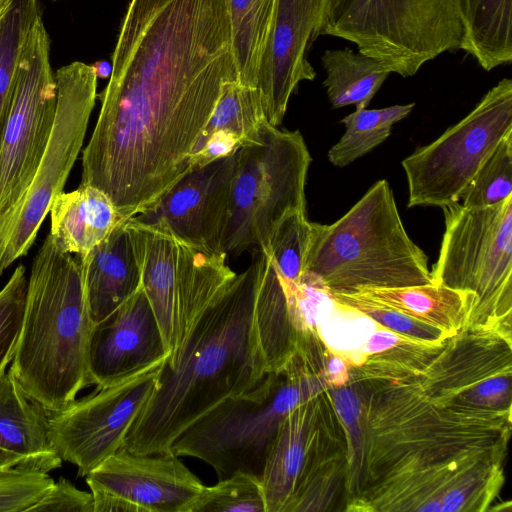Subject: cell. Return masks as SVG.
Returning <instances> with one entry per match:
<instances>
[{
  "label": "cell",
  "instance_id": "cell-1",
  "mask_svg": "<svg viewBox=\"0 0 512 512\" xmlns=\"http://www.w3.org/2000/svg\"><path fill=\"white\" fill-rule=\"evenodd\" d=\"M111 59L80 185L127 221L190 172L224 84L237 81L225 0H131Z\"/></svg>",
  "mask_w": 512,
  "mask_h": 512
},
{
  "label": "cell",
  "instance_id": "cell-2",
  "mask_svg": "<svg viewBox=\"0 0 512 512\" xmlns=\"http://www.w3.org/2000/svg\"><path fill=\"white\" fill-rule=\"evenodd\" d=\"M331 388L345 430L344 511L483 512L504 483L511 415L443 407L348 364Z\"/></svg>",
  "mask_w": 512,
  "mask_h": 512
},
{
  "label": "cell",
  "instance_id": "cell-3",
  "mask_svg": "<svg viewBox=\"0 0 512 512\" xmlns=\"http://www.w3.org/2000/svg\"><path fill=\"white\" fill-rule=\"evenodd\" d=\"M264 253L194 319L159 367L154 391L123 448L170 452L191 425L224 401L252 389L269 372L261 347L256 301Z\"/></svg>",
  "mask_w": 512,
  "mask_h": 512
},
{
  "label": "cell",
  "instance_id": "cell-4",
  "mask_svg": "<svg viewBox=\"0 0 512 512\" xmlns=\"http://www.w3.org/2000/svg\"><path fill=\"white\" fill-rule=\"evenodd\" d=\"M79 261L50 235L36 254L9 371L25 394L49 412L90 386L88 348L93 328Z\"/></svg>",
  "mask_w": 512,
  "mask_h": 512
},
{
  "label": "cell",
  "instance_id": "cell-5",
  "mask_svg": "<svg viewBox=\"0 0 512 512\" xmlns=\"http://www.w3.org/2000/svg\"><path fill=\"white\" fill-rule=\"evenodd\" d=\"M301 283L325 294L432 283L428 257L407 234L386 180L336 222H311Z\"/></svg>",
  "mask_w": 512,
  "mask_h": 512
},
{
  "label": "cell",
  "instance_id": "cell-6",
  "mask_svg": "<svg viewBox=\"0 0 512 512\" xmlns=\"http://www.w3.org/2000/svg\"><path fill=\"white\" fill-rule=\"evenodd\" d=\"M329 388L324 360L297 352L284 368L267 372L252 389L224 401L187 428L170 452L204 461L218 480L239 471L261 477L285 416Z\"/></svg>",
  "mask_w": 512,
  "mask_h": 512
},
{
  "label": "cell",
  "instance_id": "cell-7",
  "mask_svg": "<svg viewBox=\"0 0 512 512\" xmlns=\"http://www.w3.org/2000/svg\"><path fill=\"white\" fill-rule=\"evenodd\" d=\"M511 344V336L496 329L465 327L440 342L404 337L366 355L361 368L412 383L443 407L511 415Z\"/></svg>",
  "mask_w": 512,
  "mask_h": 512
},
{
  "label": "cell",
  "instance_id": "cell-8",
  "mask_svg": "<svg viewBox=\"0 0 512 512\" xmlns=\"http://www.w3.org/2000/svg\"><path fill=\"white\" fill-rule=\"evenodd\" d=\"M347 468L346 434L329 388L281 422L260 477L266 512L337 510Z\"/></svg>",
  "mask_w": 512,
  "mask_h": 512
},
{
  "label": "cell",
  "instance_id": "cell-9",
  "mask_svg": "<svg viewBox=\"0 0 512 512\" xmlns=\"http://www.w3.org/2000/svg\"><path fill=\"white\" fill-rule=\"evenodd\" d=\"M442 209L445 231L432 283L474 295L466 327L511 336L512 195L491 206L459 201Z\"/></svg>",
  "mask_w": 512,
  "mask_h": 512
},
{
  "label": "cell",
  "instance_id": "cell-10",
  "mask_svg": "<svg viewBox=\"0 0 512 512\" xmlns=\"http://www.w3.org/2000/svg\"><path fill=\"white\" fill-rule=\"evenodd\" d=\"M312 158L302 134L266 123L257 138L237 151L228 218L221 242L225 254L264 250L281 220L306 211L305 185Z\"/></svg>",
  "mask_w": 512,
  "mask_h": 512
},
{
  "label": "cell",
  "instance_id": "cell-11",
  "mask_svg": "<svg viewBox=\"0 0 512 512\" xmlns=\"http://www.w3.org/2000/svg\"><path fill=\"white\" fill-rule=\"evenodd\" d=\"M144 291L170 353L194 319L235 278L227 254L185 241L164 223L133 217L125 221Z\"/></svg>",
  "mask_w": 512,
  "mask_h": 512
},
{
  "label": "cell",
  "instance_id": "cell-12",
  "mask_svg": "<svg viewBox=\"0 0 512 512\" xmlns=\"http://www.w3.org/2000/svg\"><path fill=\"white\" fill-rule=\"evenodd\" d=\"M322 35L352 42L391 73L411 77L460 49L462 27L454 0H332Z\"/></svg>",
  "mask_w": 512,
  "mask_h": 512
},
{
  "label": "cell",
  "instance_id": "cell-13",
  "mask_svg": "<svg viewBox=\"0 0 512 512\" xmlns=\"http://www.w3.org/2000/svg\"><path fill=\"white\" fill-rule=\"evenodd\" d=\"M54 76L57 109L48 145L27 189L0 216V275L27 254L52 202L63 192L95 105L98 78L92 65L72 62Z\"/></svg>",
  "mask_w": 512,
  "mask_h": 512
},
{
  "label": "cell",
  "instance_id": "cell-14",
  "mask_svg": "<svg viewBox=\"0 0 512 512\" xmlns=\"http://www.w3.org/2000/svg\"><path fill=\"white\" fill-rule=\"evenodd\" d=\"M512 132V80L492 87L457 124L402 160L408 207H445L460 194L498 143Z\"/></svg>",
  "mask_w": 512,
  "mask_h": 512
},
{
  "label": "cell",
  "instance_id": "cell-15",
  "mask_svg": "<svg viewBox=\"0 0 512 512\" xmlns=\"http://www.w3.org/2000/svg\"><path fill=\"white\" fill-rule=\"evenodd\" d=\"M49 37L35 21L16 68L0 146V216L29 186L48 145L57 109Z\"/></svg>",
  "mask_w": 512,
  "mask_h": 512
},
{
  "label": "cell",
  "instance_id": "cell-16",
  "mask_svg": "<svg viewBox=\"0 0 512 512\" xmlns=\"http://www.w3.org/2000/svg\"><path fill=\"white\" fill-rule=\"evenodd\" d=\"M160 365L50 412V439L62 461L86 476L122 448L154 391Z\"/></svg>",
  "mask_w": 512,
  "mask_h": 512
},
{
  "label": "cell",
  "instance_id": "cell-17",
  "mask_svg": "<svg viewBox=\"0 0 512 512\" xmlns=\"http://www.w3.org/2000/svg\"><path fill=\"white\" fill-rule=\"evenodd\" d=\"M85 477L94 512H190L205 486L172 452L123 447Z\"/></svg>",
  "mask_w": 512,
  "mask_h": 512
},
{
  "label": "cell",
  "instance_id": "cell-18",
  "mask_svg": "<svg viewBox=\"0 0 512 512\" xmlns=\"http://www.w3.org/2000/svg\"><path fill=\"white\" fill-rule=\"evenodd\" d=\"M332 0H277L260 61L257 89L268 123L281 124L290 97L316 72L308 52L328 21Z\"/></svg>",
  "mask_w": 512,
  "mask_h": 512
},
{
  "label": "cell",
  "instance_id": "cell-19",
  "mask_svg": "<svg viewBox=\"0 0 512 512\" xmlns=\"http://www.w3.org/2000/svg\"><path fill=\"white\" fill-rule=\"evenodd\" d=\"M170 351L151 305L140 288L93 325L88 348L90 385L103 388L160 365Z\"/></svg>",
  "mask_w": 512,
  "mask_h": 512
},
{
  "label": "cell",
  "instance_id": "cell-20",
  "mask_svg": "<svg viewBox=\"0 0 512 512\" xmlns=\"http://www.w3.org/2000/svg\"><path fill=\"white\" fill-rule=\"evenodd\" d=\"M237 151L186 173L137 217L159 220L185 241L222 251Z\"/></svg>",
  "mask_w": 512,
  "mask_h": 512
},
{
  "label": "cell",
  "instance_id": "cell-21",
  "mask_svg": "<svg viewBox=\"0 0 512 512\" xmlns=\"http://www.w3.org/2000/svg\"><path fill=\"white\" fill-rule=\"evenodd\" d=\"M76 258L93 324L109 316L141 288L140 268L125 222L85 256Z\"/></svg>",
  "mask_w": 512,
  "mask_h": 512
},
{
  "label": "cell",
  "instance_id": "cell-22",
  "mask_svg": "<svg viewBox=\"0 0 512 512\" xmlns=\"http://www.w3.org/2000/svg\"><path fill=\"white\" fill-rule=\"evenodd\" d=\"M49 414L31 400L6 370L0 375V454L19 460L26 468L50 472L62 465L49 433Z\"/></svg>",
  "mask_w": 512,
  "mask_h": 512
},
{
  "label": "cell",
  "instance_id": "cell-23",
  "mask_svg": "<svg viewBox=\"0 0 512 512\" xmlns=\"http://www.w3.org/2000/svg\"><path fill=\"white\" fill-rule=\"evenodd\" d=\"M49 212L51 239L61 251L76 257L85 256L124 223L110 198L89 185L58 194Z\"/></svg>",
  "mask_w": 512,
  "mask_h": 512
},
{
  "label": "cell",
  "instance_id": "cell-24",
  "mask_svg": "<svg viewBox=\"0 0 512 512\" xmlns=\"http://www.w3.org/2000/svg\"><path fill=\"white\" fill-rule=\"evenodd\" d=\"M354 292L450 335L466 327L475 303L470 292L433 283L401 288H360Z\"/></svg>",
  "mask_w": 512,
  "mask_h": 512
},
{
  "label": "cell",
  "instance_id": "cell-25",
  "mask_svg": "<svg viewBox=\"0 0 512 512\" xmlns=\"http://www.w3.org/2000/svg\"><path fill=\"white\" fill-rule=\"evenodd\" d=\"M460 49L486 71L512 61V0H454Z\"/></svg>",
  "mask_w": 512,
  "mask_h": 512
},
{
  "label": "cell",
  "instance_id": "cell-26",
  "mask_svg": "<svg viewBox=\"0 0 512 512\" xmlns=\"http://www.w3.org/2000/svg\"><path fill=\"white\" fill-rule=\"evenodd\" d=\"M321 63L326 72L323 86L333 108H367L391 73L376 59L349 47L326 50Z\"/></svg>",
  "mask_w": 512,
  "mask_h": 512
},
{
  "label": "cell",
  "instance_id": "cell-27",
  "mask_svg": "<svg viewBox=\"0 0 512 512\" xmlns=\"http://www.w3.org/2000/svg\"><path fill=\"white\" fill-rule=\"evenodd\" d=\"M277 0H225L232 36L237 82L257 88L260 61Z\"/></svg>",
  "mask_w": 512,
  "mask_h": 512
},
{
  "label": "cell",
  "instance_id": "cell-28",
  "mask_svg": "<svg viewBox=\"0 0 512 512\" xmlns=\"http://www.w3.org/2000/svg\"><path fill=\"white\" fill-rule=\"evenodd\" d=\"M268 123L260 93L251 88L230 81L224 84L220 98L201 131L190 154L191 158L203 147L214 133L234 136L242 145L255 140L260 129ZM190 165V161H189Z\"/></svg>",
  "mask_w": 512,
  "mask_h": 512
},
{
  "label": "cell",
  "instance_id": "cell-29",
  "mask_svg": "<svg viewBox=\"0 0 512 512\" xmlns=\"http://www.w3.org/2000/svg\"><path fill=\"white\" fill-rule=\"evenodd\" d=\"M415 103L393 105L380 109H355L341 122L346 131L328 151V160L336 167H345L384 142L393 125L406 118Z\"/></svg>",
  "mask_w": 512,
  "mask_h": 512
},
{
  "label": "cell",
  "instance_id": "cell-30",
  "mask_svg": "<svg viewBox=\"0 0 512 512\" xmlns=\"http://www.w3.org/2000/svg\"><path fill=\"white\" fill-rule=\"evenodd\" d=\"M311 237L306 211L287 214L273 231L267 247L260 250L287 282L300 285Z\"/></svg>",
  "mask_w": 512,
  "mask_h": 512
},
{
  "label": "cell",
  "instance_id": "cell-31",
  "mask_svg": "<svg viewBox=\"0 0 512 512\" xmlns=\"http://www.w3.org/2000/svg\"><path fill=\"white\" fill-rule=\"evenodd\" d=\"M512 195V132L498 143L460 194L467 208L494 205Z\"/></svg>",
  "mask_w": 512,
  "mask_h": 512
},
{
  "label": "cell",
  "instance_id": "cell-32",
  "mask_svg": "<svg viewBox=\"0 0 512 512\" xmlns=\"http://www.w3.org/2000/svg\"><path fill=\"white\" fill-rule=\"evenodd\" d=\"M190 512H266L261 479L239 471L204 486Z\"/></svg>",
  "mask_w": 512,
  "mask_h": 512
},
{
  "label": "cell",
  "instance_id": "cell-33",
  "mask_svg": "<svg viewBox=\"0 0 512 512\" xmlns=\"http://www.w3.org/2000/svg\"><path fill=\"white\" fill-rule=\"evenodd\" d=\"M326 295L339 307L360 313L380 327L413 340L440 342L453 336L440 328L421 322L356 292H330Z\"/></svg>",
  "mask_w": 512,
  "mask_h": 512
},
{
  "label": "cell",
  "instance_id": "cell-34",
  "mask_svg": "<svg viewBox=\"0 0 512 512\" xmlns=\"http://www.w3.org/2000/svg\"><path fill=\"white\" fill-rule=\"evenodd\" d=\"M27 277L20 264L0 290V375L13 359L24 311Z\"/></svg>",
  "mask_w": 512,
  "mask_h": 512
},
{
  "label": "cell",
  "instance_id": "cell-35",
  "mask_svg": "<svg viewBox=\"0 0 512 512\" xmlns=\"http://www.w3.org/2000/svg\"><path fill=\"white\" fill-rule=\"evenodd\" d=\"M48 472L26 469H0V512H28L51 487Z\"/></svg>",
  "mask_w": 512,
  "mask_h": 512
},
{
  "label": "cell",
  "instance_id": "cell-36",
  "mask_svg": "<svg viewBox=\"0 0 512 512\" xmlns=\"http://www.w3.org/2000/svg\"><path fill=\"white\" fill-rule=\"evenodd\" d=\"M28 512H94L91 492L83 491L69 480L54 481Z\"/></svg>",
  "mask_w": 512,
  "mask_h": 512
},
{
  "label": "cell",
  "instance_id": "cell-37",
  "mask_svg": "<svg viewBox=\"0 0 512 512\" xmlns=\"http://www.w3.org/2000/svg\"><path fill=\"white\" fill-rule=\"evenodd\" d=\"M97 78L106 79L112 72V64L107 61H97L92 65Z\"/></svg>",
  "mask_w": 512,
  "mask_h": 512
},
{
  "label": "cell",
  "instance_id": "cell-38",
  "mask_svg": "<svg viewBox=\"0 0 512 512\" xmlns=\"http://www.w3.org/2000/svg\"><path fill=\"white\" fill-rule=\"evenodd\" d=\"M6 468H26L19 460L0 454V469ZM28 469V468H26Z\"/></svg>",
  "mask_w": 512,
  "mask_h": 512
},
{
  "label": "cell",
  "instance_id": "cell-39",
  "mask_svg": "<svg viewBox=\"0 0 512 512\" xmlns=\"http://www.w3.org/2000/svg\"><path fill=\"white\" fill-rule=\"evenodd\" d=\"M11 0H0V15L3 13V11L6 9V7L9 5Z\"/></svg>",
  "mask_w": 512,
  "mask_h": 512
}]
</instances>
